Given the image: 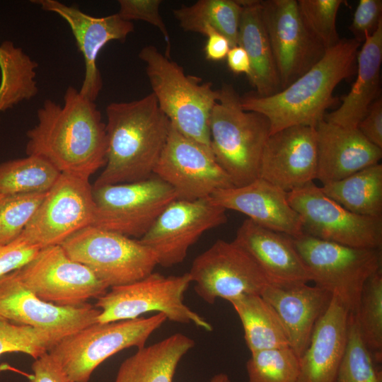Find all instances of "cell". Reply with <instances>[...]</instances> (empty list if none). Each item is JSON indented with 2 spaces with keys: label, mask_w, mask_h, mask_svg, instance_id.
Returning <instances> with one entry per match:
<instances>
[{
  "label": "cell",
  "mask_w": 382,
  "mask_h": 382,
  "mask_svg": "<svg viewBox=\"0 0 382 382\" xmlns=\"http://www.w3.org/2000/svg\"><path fill=\"white\" fill-rule=\"evenodd\" d=\"M204 53L207 59L219 62L224 59L231 48L228 40L216 30L210 31L207 35Z\"/></svg>",
  "instance_id": "cell-45"
},
{
  "label": "cell",
  "mask_w": 382,
  "mask_h": 382,
  "mask_svg": "<svg viewBox=\"0 0 382 382\" xmlns=\"http://www.w3.org/2000/svg\"><path fill=\"white\" fill-rule=\"evenodd\" d=\"M260 296L277 313L289 347L300 358L309 344L315 325L328 309L332 294L308 284L289 286L269 284Z\"/></svg>",
  "instance_id": "cell-24"
},
{
  "label": "cell",
  "mask_w": 382,
  "mask_h": 382,
  "mask_svg": "<svg viewBox=\"0 0 382 382\" xmlns=\"http://www.w3.org/2000/svg\"><path fill=\"white\" fill-rule=\"evenodd\" d=\"M106 163L93 186L146 180L154 175L170 122L151 92L106 107Z\"/></svg>",
  "instance_id": "cell-2"
},
{
  "label": "cell",
  "mask_w": 382,
  "mask_h": 382,
  "mask_svg": "<svg viewBox=\"0 0 382 382\" xmlns=\"http://www.w3.org/2000/svg\"><path fill=\"white\" fill-rule=\"evenodd\" d=\"M209 122L211 150L234 187L258 178L261 156L270 135L263 115L245 110L234 88L223 83Z\"/></svg>",
  "instance_id": "cell-4"
},
{
  "label": "cell",
  "mask_w": 382,
  "mask_h": 382,
  "mask_svg": "<svg viewBox=\"0 0 382 382\" xmlns=\"http://www.w3.org/2000/svg\"><path fill=\"white\" fill-rule=\"evenodd\" d=\"M33 374L28 382H70L59 364L47 352L31 365Z\"/></svg>",
  "instance_id": "cell-43"
},
{
  "label": "cell",
  "mask_w": 382,
  "mask_h": 382,
  "mask_svg": "<svg viewBox=\"0 0 382 382\" xmlns=\"http://www.w3.org/2000/svg\"><path fill=\"white\" fill-rule=\"evenodd\" d=\"M15 271L38 298L62 306H81L109 289L88 267L70 258L60 245L41 248Z\"/></svg>",
  "instance_id": "cell-14"
},
{
  "label": "cell",
  "mask_w": 382,
  "mask_h": 382,
  "mask_svg": "<svg viewBox=\"0 0 382 382\" xmlns=\"http://www.w3.org/2000/svg\"><path fill=\"white\" fill-rule=\"evenodd\" d=\"M95 203L89 179L61 173L19 236L41 248L61 245L93 224Z\"/></svg>",
  "instance_id": "cell-12"
},
{
  "label": "cell",
  "mask_w": 382,
  "mask_h": 382,
  "mask_svg": "<svg viewBox=\"0 0 382 382\" xmlns=\"http://www.w3.org/2000/svg\"><path fill=\"white\" fill-rule=\"evenodd\" d=\"M167 320L162 313L144 318L96 323L59 340L48 352L70 382H88L95 369L127 348L145 346Z\"/></svg>",
  "instance_id": "cell-6"
},
{
  "label": "cell",
  "mask_w": 382,
  "mask_h": 382,
  "mask_svg": "<svg viewBox=\"0 0 382 382\" xmlns=\"http://www.w3.org/2000/svg\"><path fill=\"white\" fill-rule=\"evenodd\" d=\"M382 62V23L366 37L357 57V79L342 103L326 114L325 121L351 129H357L369 108L378 98Z\"/></svg>",
  "instance_id": "cell-26"
},
{
  "label": "cell",
  "mask_w": 382,
  "mask_h": 382,
  "mask_svg": "<svg viewBox=\"0 0 382 382\" xmlns=\"http://www.w3.org/2000/svg\"><path fill=\"white\" fill-rule=\"evenodd\" d=\"M60 245L70 258L88 267L109 288L139 281L158 265L155 253L139 240L93 225Z\"/></svg>",
  "instance_id": "cell-9"
},
{
  "label": "cell",
  "mask_w": 382,
  "mask_h": 382,
  "mask_svg": "<svg viewBox=\"0 0 382 382\" xmlns=\"http://www.w3.org/2000/svg\"><path fill=\"white\" fill-rule=\"evenodd\" d=\"M226 61L230 70L234 74H245L249 77L251 71L249 57L245 50L239 45L230 48Z\"/></svg>",
  "instance_id": "cell-46"
},
{
  "label": "cell",
  "mask_w": 382,
  "mask_h": 382,
  "mask_svg": "<svg viewBox=\"0 0 382 382\" xmlns=\"http://www.w3.org/2000/svg\"><path fill=\"white\" fill-rule=\"evenodd\" d=\"M161 2V0H120L117 13L125 21H143L157 28L166 42L165 55L170 57V35L159 12Z\"/></svg>",
  "instance_id": "cell-40"
},
{
  "label": "cell",
  "mask_w": 382,
  "mask_h": 382,
  "mask_svg": "<svg viewBox=\"0 0 382 382\" xmlns=\"http://www.w3.org/2000/svg\"><path fill=\"white\" fill-rule=\"evenodd\" d=\"M317 167L316 128L292 126L268 137L258 178L289 192L316 179Z\"/></svg>",
  "instance_id": "cell-19"
},
{
  "label": "cell",
  "mask_w": 382,
  "mask_h": 382,
  "mask_svg": "<svg viewBox=\"0 0 382 382\" xmlns=\"http://www.w3.org/2000/svg\"><path fill=\"white\" fill-rule=\"evenodd\" d=\"M361 45L354 38L340 39L286 88L270 96L241 98L242 108L265 116L270 124V134L292 126L316 127L336 100L332 95L335 87L356 73Z\"/></svg>",
  "instance_id": "cell-3"
},
{
  "label": "cell",
  "mask_w": 382,
  "mask_h": 382,
  "mask_svg": "<svg viewBox=\"0 0 382 382\" xmlns=\"http://www.w3.org/2000/svg\"><path fill=\"white\" fill-rule=\"evenodd\" d=\"M303 233L341 245L381 249L382 218L354 214L328 197L313 181L287 192Z\"/></svg>",
  "instance_id": "cell-11"
},
{
  "label": "cell",
  "mask_w": 382,
  "mask_h": 382,
  "mask_svg": "<svg viewBox=\"0 0 382 382\" xmlns=\"http://www.w3.org/2000/svg\"><path fill=\"white\" fill-rule=\"evenodd\" d=\"M37 117V125L27 132V155L45 159L61 173L88 179L104 168L105 123L95 102L79 90L69 86L62 105L45 100Z\"/></svg>",
  "instance_id": "cell-1"
},
{
  "label": "cell",
  "mask_w": 382,
  "mask_h": 382,
  "mask_svg": "<svg viewBox=\"0 0 382 382\" xmlns=\"http://www.w3.org/2000/svg\"><path fill=\"white\" fill-rule=\"evenodd\" d=\"M293 241L315 285L355 314L365 282L381 270V249L349 247L305 233Z\"/></svg>",
  "instance_id": "cell-8"
},
{
  "label": "cell",
  "mask_w": 382,
  "mask_h": 382,
  "mask_svg": "<svg viewBox=\"0 0 382 382\" xmlns=\"http://www.w3.org/2000/svg\"><path fill=\"white\" fill-rule=\"evenodd\" d=\"M154 175L171 186L183 200L209 197L219 190L234 187L213 154L171 124Z\"/></svg>",
  "instance_id": "cell-17"
},
{
  "label": "cell",
  "mask_w": 382,
  "mask_h": 382,
  "mask_svg": "<svg viewBox=\"0 0 382 382\" xmlns=\"http://www.w3.org/2000/svg\"><path fill=\"white\" fill-rule=\"evenodd\" d=\"M61 173L45 159L36 156L0 163V195L47 192Z\"/></svg>",
  "instance_id": "cell-32"
},
{
  "label": "cell",
  "mask_w": 382,
  "mask_h": 382,
  "mask_svg": "<svg viewBox=\"0 0 382 382\" xmlns=\"http://www.w3.org/2000/svg\"><path fill=\"white\" fill-rule=\"evenodd\" d=\"M195 345L178 332L137 352L120 364L114 382H173L182 358Z\"/></svg>",
  "instance_id": "cell-28"
},
{
  "label": "cell",
  "mask_w": 382,
  "mask_h": 382,
  "mask_svg": "<svg viewBox=\"0 0 382 382\" xmlns=\"http://www.w3.org/2000/svg\"><path fill=\"white\" fill-rule=\"evenodd\" d=\"M243 7L233 0H199L191 6L173 10L180 27L185 32L207 35L216 30L229 42L238 45V35Z\"/></svg>",
  "instance_id": "cell-31"
},
{
  "label": "cell",
  "mask_w": 382,
  "mask_h": 382,
  "mask_svg": "<svg viewBox=\"0 0 382 382\" xmlns=\"http://www.w3.org/2000/svg\"><path fill=\"white\" fill-rule=\"evenodd\" d=\"M190 283L188 272L165 276L153 272L135 282L111 287L97 299L95 307L100 310L97 323L134 319L144 313L157 312L171 322L192 323L212 331V325L183 301Z\"/></svg>",
  "instance_id": "cell-7"
},
{
  "label": "cell",
  "mask_w": 382,
  "mask_h": 382,
  "mask_svg": "<svg viewBox=\"0 0 382 382\" xmlns=\"http://www.w3.org/2000/svg\"><path fill=\"white\" fill-rule=\"evenodd\" d=\"M320 187L328 197L354 214L382 218L381 163L368 166Z\"/></svg>",
  "instance_id": "cell-30"
},
{
  "label": "cell",
  "mask_w": 382,
  "mask_h": 382,
  "mask_svg": "<svg viewBox=\"0 0 382 382\" xmlns=\"http://www.w3.org/2000/svg\"><path fill=\"white\" fill-rule=\"evenodd\" d=\"M250 354L246 362L248 382H296L299 358L289 347Z\"/></svg>",
  "instance_id": "cell-35"
},
{
  "label": "cell",
  "mask_w": 382,
  "mask_h": 382,
  "mask_svg": "<svg viewBox=\"0 0 382 382\" xmlns=\"http://www.w3.org/2000/svg\"><path fill=\"white\" fill-rule=\"evenodd\" d=\"M32 2L44 11L61 16L69 25L78 49L85 62V74L80 93L94 101L103 86L102 78L96 60L103 47L112 40L125 42L134 31L132 21L122 19L118 13L104 17L88 15L79 8L65 5L56 0H37Z\"/></svg>",
  "instance_id": "cell-20"
},
{
  "label": "cell",
  "mask_w": 382,
  "mask_h": 382,
  "mask_svg": "<svg viewBox=\"0 0 382 382\" xmlns=\"http://www.w3.org/2000/svg\"><path fill=\"white\" fill-rule=\"evenodd\" d=\"M37 63L11 41L0 45V91L12 94L31 84L36 77Z\"/></svg>",
  "instance_id": "cell-38"
},
{
  "label": "cell",
  "mask_w": 382,
  "mask_h": 382,
  "mask_svg": "<svg viewBox=\"0 0 382 382\" xmlns=\"http://www.w3.org/2000/svg\"><path fill=\"white\" fill-rule=\"evenodd\" d=\"M209 382H231V380L226 374L219 373L214 375Z\"/></svg>",
  "instance_id": "cell-47"
},
{
  "label": "cell",
  "mask_w": 382,
  "mask_h": 382,
  "mask_svg": "<svg viewBox=\"0 0 382 382\" xmlns=\"http://www.w3.org/2000/svg\"><path fill=\"white\" fill-rule=\"evenodd\" d=\"M59 340L44 330L0 318V356L22 352L35 359L48 352Z\"/></svg>",
  "instance_id": "cell-36"
},
{
  "label": "cell",
  "mask_w": 382,
  "mask_h": 382,
  "mask_svg": "<svg viewBox=\"0 0 382 382\" xmlns=\"http://www.w3.org/2000/svg\"><path fill=\"white\" fill-rule=\"evenodd\" d=\"M1 195H0V197H1Z\"/></svg>",
  "instance_id": "cell-48"
},
{
  "label": "cell",
  "mask_w": 382,
  "mask_h": 382,
  "mask_svg": "<svg viewBox=\"0 0 382 382\" xmlns=\"http://www.w3.org/2000/svg\"><path fill=\"white\" fill-rule=\"evenodd\" d=\"M139 57L146 64L152 93L170 124L212 152L209 122L219 90H214L211 82L186 74L181 66L154 45L144 47Z\"/></svg>",
  "instance_id": "cell-5"
},
{
  "label": "cell",
  "mask_w": 382,
  "mask_h": 382,
  "mask_svg": "<svg viewBox=\"0 0 382 382\" xmlns=\"http://www.w3.org/2000/svg\"><path fill=\"white\" fill-rule=\"evenodd\" d=\"M316 179L322 185L343 179L379 163L382 149L369 142L357 129L344 127L324 119L316 125Z\"/></svg>",
  "instance_id": "cell-23"
},
{
  "label": "cell",
  "mask_w": 382,
  "mask_h": 382,
  "mask_svg": "<svg viewBox=\"0 0 382 382\" xmlns=\"http://www.w3.org/2000/svg\"><path fill=\"white\" fill-rule=\"evenodd\" d=\"M349 314V309L332 295L299 358L296 382L335 381L347 346Z\"/></svg>",
  "instance_id": "cell-25"
},
{
  "label": "cell",
  "mask_w": 382,
  "mask_h": 382,
  "mask_svg": "<svg viewBox=\"0 0 382 382\" xmlns=\"http://www.w3.org/2000/svg\"><path fill=\"white\" fill-rule=\"evenodd\" d=\"M243 7L239 25L238 45L246 52L250 62L248 77L257 95L270 96L281 91L270 40L262 21L260 1L241 0Z\"/></svg>",
  "instance_id": "cell-27"
},
{
  "label": "cell",
  "mask_w": 382,
  "mask_h": 382,
  "mask_svg": "<svg viewBox=\"0 0 382 382\" xmlns=\"http://www.w3.org/2000/svg\"><path fill=\"white\" fill-rule=\"evenodd\" d=\"M40 249L20 236L9 243L0 245V278L24 266Z\"/></svg>",
  "instance_id": "cell-42"
},
{
  "label": "cell",
  "mask_w": 382,
  "mask_h": 382,
  "mask_svg": "<svg viewBox=\"0 0 382 382\" xmlns=\"http://www.w3.org/2000/svg\"><path fill=\"white\" fill-rule=\"evenodd\" d=\"M195 293L206 303L228 302L242 295H260L270 284L253 257L233 241L217 240L197 256L188 272Z\"/></svg>",
  "instance_id": "cell-13"
},
{
  "label": "cell",
  "mask_w": 382,
  "mask_h": 382,
  "mask_svg": "<svg viewBox=\"0 0 382 382\" xmlns=\"http://www.w3.org/2000/svg\"><path fill=\"white\" fill-rule=\"evenodd\" d=\"M210 197L226 210L241 212L262 227L292 238L303 234L301 218L289 203L287 192L262 178L219 190Z\"/></svg>",
  "instance_id": "cell-21"
},
{
  "label": "cell",
  "mask_w": 382,
  "mask_h": 382,
  "mask_svg": "<svg viewBox=\"0 0 382 382\" xmlns=\"http://www.w3.org/2000/svg\"><path fill=\"white\" fill-rule=\"evenodd\" d=\"M93 226L132 238H142L178 196L155 175L137 182L93 185Z\"/></svg>",
  "instance_id": "cell-10"
},
{
  "label": "cell",
  "mask_w": 382,
  "mask_h": 382,
  "mask_svg": "<svg viewBox=\"0 0 382 382\" xmlns=\"http://www.w3.org/2000/svg\"><path fill=\"white\" fill-rule=\"evenodd\" d=\"M233 241L255 260L270 284L289 286L311 282L293 238L245 219Z\"/></svg>",
  "instance_id": "cell-22"
},
{
  "label": "cell",
  "mask_w": 382,
  "mask_h": 382,
  "mask_svg": "<svg viewBox=\"0 0 382 382\" xmlns=\"http://www.w3.org/2000/svg\"><path fill=\"white\" fill-rule=\"evenodd\" d=\"M226 209L210 197L195 200L176 199L159 215L140 239L156 254L158 265L181 263L187 251L206 231L227 221Z\"/></svg>",
  "instance_id": "cell-16"
},
{
  "label": "cell",
  "mask_w": 382,
  "mask_h": 382,
  "mask_svg": "<svg viewBox=\"0 0 382 382\" xmlns=\"http://www.w3.org/2000/svg\"><path fill=\"white\" fill-rule=\"evenodd\" d=\"M361 337L377 363L382 361V270L371 276L361 291L355 313Z\"/></svg>",
  "instance_id": "cell-33"
},
{
  "label": "cell",
  "mask_w": 382,
  "mask_h": 382,
  "mask_svg": "<svg viewBox=\"0 0 382 382\" xmlns=\"http://www.w3.org/2000/svg\"><path fill=\"white\" fill-rule=\"evenodd\" d=\"M260 4L282 91L318 62L327 49L306 25L296 0Z\"/></svg>",
  "instance_id": "cell-15"
},
{
  "label": "cell",
  "mask_w": 382,
  "mask_h": 382,
  "mask_svg": "<svg viewBox=\"0 0 382 382\" xmlns=\"http://www.w3.org/2000/svg\"><path fill=\"white\" fill-rule=\"evenodd\" d=\"M359 132L371 144L382 149V100L378 98L357 126Z\"/></svg>",
  "instance_id": "cell-44"
},
{
  "label": "cell",
  "mask_w": 382,
  "mask_h": 382,
  "mask_svg": "<svg viewBox=\"0 0 382 382\" xmlns=\"http://www.w3.org/2000/svg\"><path fill=\"white\" fill-rule=\"evenodd\" d=\"M47 192L0 197V245L11 243L21 234Z\"/></svg>",
  "instance_id": "cell-37"
},
{
  "label": "cell",
  "mask_w": 382,
  "mask_h": 382,
  "mask_svg": "<svg viewBox=\"0 0 382 382\" xmlns=\"http://www.w3.org/2000/svg\"><path fill=\"white\" fill-rule=\"evenodd\" d=\"M364 343L354 313H350L347 342L334 382H382V373Z\"/></svg>",
  "instance_id": "cell-34"
},
{
  "label": "cell",
  "mask_w": 382,
  "mask_h": 382,
  "mask_svg": "<svg viewBox=\"0 0 382 382\" xmlns=\"http://www.w3.org/2000/svg\"><path fill=\"white\" fill-rule=\"evenodd\" d=\"M298 5L306 25L328 50L340 40L336 30V17L342 0H299Z\"/></svg>",
  "instance_id": "cell-39"
},
{
  "label": "cell",
  "mask_w": 382,
  "mask_h": 382,
  "mask_svg": "<svg viewBox=\"0 0 382 382\" xmlns=\"http://www.w3.org/2000/svg\"><path fill=\"white\" fill-rule=\"evenodd\" d=\"M100 310L84 303L62 306L33 294L13 271L0 278V318L44 330L60 340L97 323Z\"/></svg>",
  "instance_id": "cell-18"
},
{
  "label": "cell",
  "mask_w": 382,
  "mask_h": 382,
  "mask_svg": "<svg viewBox=\"0 0 382 382\" xmlns=\"http://www.w3.org/2000/svg\"><path fill=\"white\" fill-rule=\"evenodd\" d=\"M382 23V1L360 0L354 13L349 30L354 39L363 43Z\"/></svg>",
  "instance_id": "cell-41"
},
{
  "label": "cell",
  "mask_w": 382,
  "mask_h": 382,
  "mask_svg": "<svg viewBox=\"0 0 382 382\" xmlns=\"http://www.w3.org/2000/svg\"><path fill=\"white\" fill-rule=\"evenodd\" d=\"M229 303L240 318L250 353L289 347L279 318L260 295H242Z\"/></svg>",
  "instance_id": "cell-29"
}]
</instances>
